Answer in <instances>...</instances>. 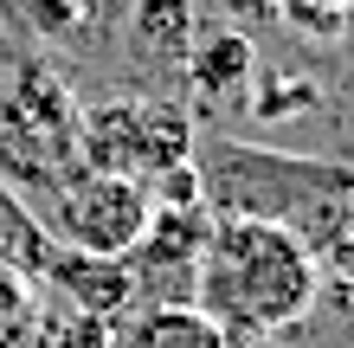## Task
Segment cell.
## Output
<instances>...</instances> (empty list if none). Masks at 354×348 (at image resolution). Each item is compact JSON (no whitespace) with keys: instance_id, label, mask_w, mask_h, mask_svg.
I'll list each match as a JSON object with an SVG mask.
<instances>
[{"instance_id":"cell-1","label":"cell","mask_w":354,"mask_h":348,"mask_svg":"<svg viewBox=\"0 0 354 348\" xmlns=\"http://www.w3.org/2000/svg\"><path fill=\"white\" fill-rule=\"evenodd\" d=\"M194 168H200V207L213 219H264V226L297 232L309 252H322L354 219L348 161L213 136V142H194Z\"/></svg>"},{"instance_id":"cell-2","label":"cell","mask_w":354,"mask_h":348,"mask_svg":"<svg viewBox=\"0 0 354 348\" xmlns=\"http://www.w3.org/2000/svg\"><path fill=\"white\" fill-rule=\"evenodd\" d=\"M316 252L264 219H213L200 245L194 303L219 322L225 336H277L316 310Z\"/></svg>"},{"instance_id":"cell-3","label":"cell","mask_w":354,"mask_h":348,"mask_svg":"<svg viewBox=\"0 0 354 348\" xmlns=\"http://www.w3.org/2000/svg\"><path fill=\"white\" fill-rule=\"evenodd\" d=\"M77 168V97L52 65L19 58L0 91V181L52 194Z\"/></svg>"},{"instance_id":"cell-4","label":"cell","mask_w":354,"mask_h":348,"mask_svg":"<svg viewBox=\"0 0 354 348\" xmlns=\"http://www.w3.org/2000/svg\"><path fill=\"white\" fill-rule=\"evenodd\" d=\"M194 122L174 104H155V97H103V104H77V168L91 174H129L149 181L161 168L194 155Z\"/></svg>"},{"instance_id":"cell-5","label":"cell","mask_w":354,"mask_h":348,"mask_svg":"<svg viewBox=\"0 0 354 348\" xmlns=\"http://www.w3.org/2000/svg\"><path fill=\"white\" fill-rule=\"evenodd\" d=\"M149 219H155V200H149L142 181L71 168L46 194V219H39V226L52 232V245L97 252V258H122L142 232H149Z\"/></svg>"},{"instance_id":"cell-6","label":"cell","mask_w":354,"mask_h":348,"mask_svg":"<svg viewBox=\"0 0 354 348\" xmlns=\"http://www.w3.org/2000/svg\"><path fill=\"white\" fill-rule=\"evenodd\" d=\"M206 226H213L206 207H155L149 232L122 252V264L136 277V303H194Z\"/></svg>"},{"instance_id":"cell-7","label":"cell","mask_w":354,"mask_h":348,"mask_svg":"<svg viewBox=\"0 0 354 348\" xmlns=\"http://www.w3.org/2000/svg\"><path fill=\"white\" fill-rule=\"evenodd\" d=\"M52 297H65V310H84L103 322H122L136 310V277L122 258H97V252H71V245H52L46 271H39Z\"/></svg>"},{"instance_id":"cell-8","label":"cell","mask_w":354,"mask_h":348,"mask_svg":"<svg viewBox=\"0 0 354 348\" xmlns=\"http://www.w3.org/2000/svg\"><path fill=\"white\" fill-rule=\"evenodd\" d=\"M116 348H232L200 303H136L116 322Z\"/></svg>"},{"instance_id":"cell-9","label":"cell","mask_w":354,"mask_h":348,"mask_svg":"<svg viewBox=\"0 0 354 348\" xmlns=\"http://www.w3.org/2000/svg\"><path fill=\"white\" fill-rule=\"evenodd\" d=\"M252 71H258V46H252V33H239V26L187 46V84H194L200 97H213V104L239 97L245 84H252Z\"/></svg>"},{"instance_id":"cell-10","label":"cell","mask_w":354,"mask_h":348,"mask_svg":"<svg viewBox=\"0 0 354 348\" xmlns=\"http://www.w3.org/2000/svg\"><path fill=\"white\" fill-rule=\"evenodd\" d=\"M46 258H52V232L39 226V213L26 207V194L0 181V271H19V277L39 284Z\"/></svg>"},{"instance_id":"cell-11","label":"cell","mask_w":354,"mask_h":348,"mask_svg":"<svg viewBox=\"0 0 354 348\" xmlns=\"http://www.w3.org/2000/svg\"><path fill=\"white\" fill-rule=\"evenodd\" d=\"M129 33H136L142 52L187 58V46L200 39V26H194V0H129Z\"/></svg>"},{"instance_id":"cell-12","label":"cell","mask_w":354,"mask_h":348,"mask_svg":"<svg viewBox=\"0 0 354 348\" xmlns=\"http://www.w3.org/2000/svg\"><path fill=\"white\" fill-rule=\"evenodd\" d=\"M252 116L258 122H290V116H309L322 104L316 77L309 71H290V65H270V71H252Z\"/></svg>"},{"instance_id":"cell-13","label":"cell","mask_w":354,"mask_h":348,"mask_svg":"<svg viewBox=\"0 0 354 348\" xmlns=\"http://www.w3.org/2000/svg\"><path fill=\"white\" fill-rule=\"evenodd\" d=\"M13 26L46 39V46H71V39H84L97 26V0H26L13 13Z\"/></svg>"},{"instance_id":"cell-14","label":"cell","mask_w":354,"mask_h":348,"mask_svg":"<svg viewBox=\"0 0 354 348\" xmlns=\"http://www.w3.org/2000/svg\"><path fill=\"white\" fill-rule=\"evenodd\" d=\"M46 316H39V284L19 271H0V348H39Z\"/></svg>"},{"instance_id":"cell-15","label":"cell","mask_w":354,"mask_h":348,"mask_svg":"<svg viewBox=\"0 0 354 348\" xmlns=\"http://www.w3.org/2000/svg\"><path fill=\"white\" fill-rule=\"evenodd\" d=\"M316 277H322V291H316V297H328V310L354 322V219L322 245V252H316Z\"/></svg>"},{"instance_id":"cell-16","label":"cell","mask_w":354,"mask_h":348,"mask_svg":"<svg viewBox=\"0 0 354 348\" xmlns=\"http://www.w3.org/2000/svg\"><path fill=\"white\" fill-rule=\"evenodd\" d=\"M46 342L52 348H116V322L84 316V310H65V316L46 322Z\"/></svg>"},{"instance_id":"cell-17","label":"cell","mask_w":354,"mask_h":348,"mask_svg":"<svg viewBox=\"0 0 354 348\" xmlns=\"http://www.w3.org/2000/svg\"><path fill=\"white\" fill-rule=\"evenodd\" d=\"M277 13L316 39H342V26H348V7H335V0H277Z\"/></svg>"},{"instance_id":"cell-18","label":"cell","mask_w":354,"mask_h":348,"mask_svg":"<svg viewBox=\"0 0 354 348\" xmlns=\"http://www.w3.org/2000/svg\"><path fill=\"white\" fill-rule=\"evenodd\" d=\"M149 200H155V207H200V168H194V155L174 161V168H161L149 181Z\"/></svg>"},{"instance_id":"cell-19","label":"cell","mask_w":354,"mask_h":348,"mask_svg":"<svg viewBox=\"0 0 354 348\" xmlns=\"http://www.w3.org/2000/svg\"><path fill=\"white\" fill-rule=\"evenodd\" d=\"M19 7H26V0H0V19H13Z\"/></svg>"}]
</instances>
